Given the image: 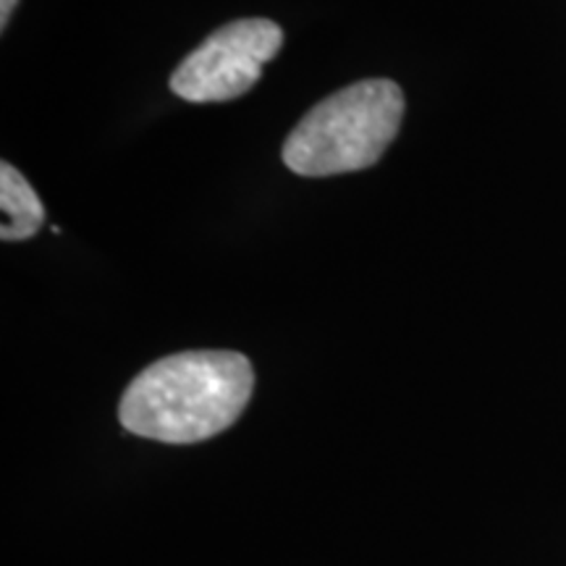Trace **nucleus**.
I'll return each instance as SVG.
<instances>
[{
	"mask_svg": "<svg viewBox=\"0 0 566 566\" xmlns=\"http://www.w3.org/2000/svg\"><path fill=\"white\" fill-rule=\"evenodd\" d=\"M252 388L254 370L244 354H171L132 380L118 420L129 433L150 441H208L242 417Z\"/></svg>",
	"mask_w": 566,
	"mask_h": 566,
	"instance_id": "nucleus-1",
	"label": "nucleus"
},
{
	"mask_svg": "<svg viewBox=\"0 0 566 566\" xmlns=\"http://www.w3.org/2000/svg\"><path fill=\"white\" fill-rule=\"evenodd\" d=\"M405 118V92L391 80H365L304 113L283 145L289 171L321 179L365 171L384 158Z\"/></svg>",
	"mask_w": 566,
	"mask_h": 566,
	"instance_id": "nucleus-2",
	"label": "nucleus"
},
{
	"mask_svg": "<svg viewBox=\"0 0 566 566\" xmlns=\"http://www.w3.org/2000/svg\"><path fill=\"white\" fill-rule=\"evenodd\" d=\"M283 48V30L271 19H239L221 27L179 63L171 90L187 103H226L250 92L263 66Z\"/></svg>",
	"mask_w": 566,
	"mask_h": 566,
	"instance_id": "nucleus-3",
	"label": "nucleus"
},
{
	"mask_svg": "<svg viewBox=\"0 0 566 566\" xmlns=\"http://www.w3.org/2000/svg\"><path fill=\"white\" fill-rule=\"evenodd\" d=\"M0 208H3V226H0L3 242L32 239L45 223V208L38 192L9 160L0 163Z\"/></svg>",
	"mask_w": 566,
	"mask_h": 566,
	"instance_id": "nucleus-4",
	"label": "nucleus"
},
{
	"mask_svg": "<svg viewBox=\"0 0 566 566\" xmlns=\"http://www.w3.org/2000/svg\"><path fill=\"white\" fill-rule=\"evenodd\" d=\"M17 3L19 0H0V27H9V21H11V13H13V9H17Z\"/></svg>",
	"mask_w": 566,
	"mask_h": 566,
	"instance_id": "nucleus-5",
	"label": "nucleus"
}]
</instances>
